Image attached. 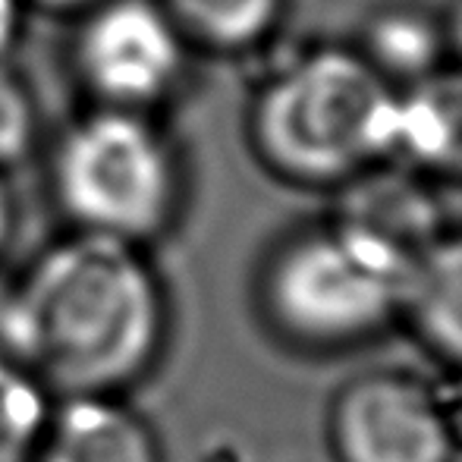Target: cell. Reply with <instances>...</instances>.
Listing matches in <instances>:
<instances>
[{
  "mask_svg": "<svg viewBox=\"0 0 462 462\" xmlns=\"http://www.w3.org/2000/svg\"><path fill=\"white\" fill-rule=\"evenodd\" d=\"M167 340L171 299L142 245L69 230L0 290V353L54 396H123Z\"/></svg>",
  "mask_w": 462,
  "mask_h": 462,
  "instance_id": "cell-1",
  "label": "cell"
},
{
  "mask_svg": "<svg viewBox=\"0 0 462 462\" xmlns=\"http://www.w3.org/2000/svg\"><path fill=\"white\" fill-rule=\"evenodd\" d=\"M412 271L343 226L299 233L268 258L262 309L280 337L305 349L371 340L402 315Z\"/></svg>",
  "mask_w": 462,
  "mask_h": 462,
  "instance_id": "cell-2",
  "label": "cell"
},
{
  "mask_svg": "<svg viewBox=\"0 0 462 462\" xmlns=\"http://www.w3.org/2000/svg\"><path fill=\"white\" fill-rule=\"evenodd\" d=\"M51 189L73 230L145 249L177 217L180 167L139 110L104 107L60 139Z\"/></svg>",
  "mask_w": 462,
  "mask_h": 462,
  "instance_id": "cell-3",
  "label": "cell"
},
{
  "mask_svg": "<svg viewBox=\"0 0 462 462\" xmlns=\"http://www.w3.org/2000/svg\"><path fill=\"white\" fill-rule=\"evenodd\" d=\"M393 95L362 60L318 54L264 95L258 142L264 158L296 180H343L387 158Z\"/></svg>",
  "mask_w": 462,
  "mask_h": 462,
  "instance_id": "cell-4",
  "label": "cell"
},
{
  "mask_svg": "<svg viewBox=\"0 0 462 462\" xmlns=\"http://www.w3.org/2000/svg\"><path fill=\"white\" fill-rule=\"evenodd\" d=\"M330 447L337 462H450L453 428L419 377L371 371L337 393Z\"/></svg>",
  "mask_w": 462,
  "mask_h": 462,
  "instance_id": "cell-5",
  "label": "cell"
},
{
  "mask_svg": "<svg viewBox=\"0 0 462 462\" xmlns=\"http://www.w3.org/2000/svg\"><path fill=\"white\" fill-rule=\"evenodd\" d=\"M79 69L104 107L161 101L183 69L177 19L154 0H97L79 35Z\"/></svg>",
  "mask_w": 462,
  "mask_h": 462,
  "instance_id": "cell-6",
  "label": "cell"
},
{
  "mask_svg": "<svg viewBox=\"0 0 462 462\" xmlns=\"http://www.w3.org/2000/svg\"><path fill=\"white\" fill-rule=\"evenodd\" d=\"M32 462H164L158 434L116 393L57 396Z\"/></svg>",
  "mask_w": 462,
  "mask_h": 462,
  "instance_id": "cell-7",
  "label": "cell"
},
{
  "mask_svg": "<svg viewBox=\"0 0 462 462\" xmlns=\"http://www.w3.org/2000/svg\"><path fill=\"white\" fill-rule=\"evenodd\" d=\"M337 226L356 233L374 249L387 252L415 274L421 258L444 236L431 195L396 177H377L353 189L343 201Z\"/></svg>",
  "mask_w": 462,
  "mask_h": 462,
  "instance_id": "cell-8",
  "label": "cell"
},
{
  "mask_svg": "<svg viewBox=\"0 0 462 462\" xmlns=\"http://www.w3.org/2000/svg\"><path fill=\"white\" fill-rule=\"evenodd\" d=\"M462 177V76H447L393 97L387 158Z\"/></svg>",
  "mask_w": 462,
  "mask_h": 462,
  "instance_id": "cell-9",
  "label": "cell"
},
{
  "mask_svg": "<svg viewBox=\"0 0 462 462\" xmlns=\"http://www.w3.org/2000/svg\"><path fill=\"white\" fill-rule=\"evenodd\" d=\"M402 315L428 349L462 368V233H444L419 262Z\"/></svg>",
  "mask_w": 462,
  "mask_h": 462,
  "instance_id": "cell-10",
  "label": "cell"
},
{
  "mask_svg": "<svg viewBox=\"0 0 462 462\" xmlns=\"http://www.w3.org/2000/svg\"><path fill=\"white\" fill-rule=\"evenodd\" d=\"M57 396L10 356L0 353V462H32Z\"/></svg>",
  "mask_w": 462,
  "mask_h": 462,
  "instance_id": "cell-11",
  "label": "cell"
},
{
  "mask_svg": "<svg viewBox=\"0 0 462 462\" xmlns=\"http://www.w3.org/2000/svg\"><path fill=\"white\" fill-rule=\"evenodd\" d=\"M173 19L217 44H245L274 23L277 0H171Z\"/></svg>",
  "mask_w": 462,
  "mask_h": 462,
  "instance_id": "cell-12",
  "label": "cell"
},
{
  "mask_svg": "<svg viewBox=\"0 0 462 462\" xmlns=\"http://www.w3.org/2000/svg\"><path fill=\"white\" fill-rule=\"evenodd\" d=\"M38 133V114L29 88L0 63V171L29 158Z\"/></svg>",
  "mask_w": 462,
  "mask_h": 462,
  "instance_id": "cell-13",
  "label": "cell"
},
{
  "mask_svg": "<svg viewBox=\"0 0 462 462\" xmlns=\"http://www.w3.org/2000/svg\"><path fill=\"white\" fill-rule=\"evenodd\" d=\"M374 51L396 73H428L438 54V42L419 19L390 16L374 29Z\"/></svg>",
  "mask_w": 462,
  "mask_h": 462,
  "instance_id": "cell-14",
  "label": "cell"
},
{
  "mask_svg": "<svg viewBox=\"0 0 462 462\" xmlns=\"http://www.w3.org/2000/svg\"><path fill=\"white\" fill-rule=\"evenodd\" d=\"M13 230H16V205H13L10 186H6L4 171H0V258L10 249Z\"/></svg>",
  "mask_w": 462,
  "mask_h": 462,
  "instance_id": "cell-15",
  "label": "cell"
},
{
  "mask_svg": "<svg viewBox=\"0 0 462 462\" xmlns=\"http://www.w3.org/2000/svg\"><path fill=\"white\" fill-rule=\"evenodd\" d=\"M19 32V0H0V57L10 51Z\"/></svg>",
  "mask_w": 462,
  "mask_h": 462,
  "instance_id": "cell-16",
  "label": "cell"
},
{
  "mask_svg": "<svg viewBox=\"0 0 462 462\" xmlns=\"http://www.w3.org/2000/svg\"><path fill=\"white\" fill-rule=\"evenodd\" d=\"M51 10H79V6H95L97 0H42Z\"/></svg>",
  "mask_w": 462,
  "mask_h": 462,
  "instance_id": "cell-17",
  "label": "cell"
},
{
  "mask_svg": "<svg viewBox=\"0 0 462 462\" xmlns=\"http://www.w3.org/2000/svg\"><path fill=\"white\" fill-rule=\"evenodd\" d=\"M459 42H462V13H459Z\"/></svg>",
  "mask_w": 462,
  "mask_h": 462,
  "instance_id": "cell-18",
  "label": "cell"
}]
</instances>
